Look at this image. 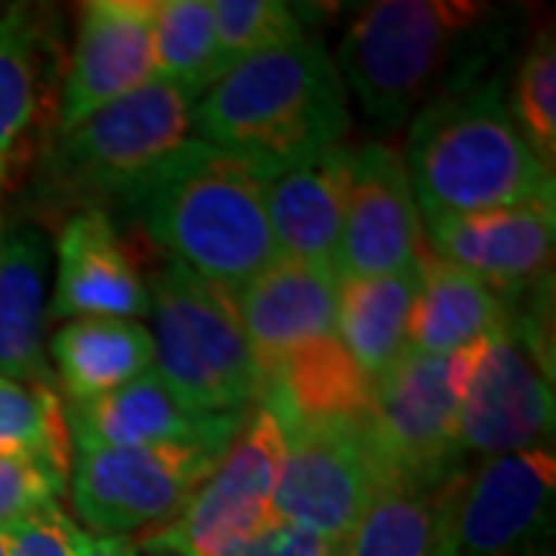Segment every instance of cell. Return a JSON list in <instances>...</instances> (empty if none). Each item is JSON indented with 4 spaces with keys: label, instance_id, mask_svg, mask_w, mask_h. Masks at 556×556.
<instances>
[{
    "label": "cell",
    "instance_id": "cell-20",
    "mask_svg": "<svg viewBox=\"0 0 556 556\" xmlns=\"http://www.w3.org/2000/svg\"><path fill=\"white\" fill-rule=\"evenodd\" d=\"M50 87H62L56 38L35 7L0 10V207L16 164L35 139ZM3 229V219H0Z\"/></svg>",
    "mask_w": 556,
    "mask_h": 556
},
{
    "label": "cell",
    "instance_id": "cell-14",
    "mask_svg": "<svg viewBox=\"0 0 556 556\" xmlns=\"http://www.w3.org/2000/svg\"><path fill=\"white\" fill-rule=\"evenodd\" d=\"M155 72V0H90L60 87V130L124 100Z\"/></svg>",
    "mask_w": 556,
    "mask_h": 556
},
{
    "label": "cell",
    "instance_id": "cell-7",
    "mask_svg": "<svg viewBox=\"0 0 556 556\" xmlns=\"http://www.w3.org/2000/svg\"><path fill=\"white\" fill-rule=\"evenodd\" d=\"M192 105L179 87L149 80L124 100L60 130L53 146V177L78 201L137 195L182 146L192 142Z\"/></svg>",
    "mask_w": 556,
    "mask_h": 556
},
{
    "label": "cell",
    "instance_id": "cell-9",
    "mask_svg": "<svg viewBox=\"0 0 556 556\" xmlns=\"http://www.w3.org/2000/svg\"><path fill=\"white\" fill-rule=\"evenodd\" d=\"M285 460V430L260 402L236 442L219 457L167 526L142 538L137 551L155 556H219L273 526V497Z\"/></svg>",
    "mask_w": 556,
    "mask_h": 556
},
{
    "label": "cell",
    "instance_id": "cell-27",
    "mask_svg": "<svg viewBox=\"0 0 556 556\" xmlns=\"http://www.w3.org/2000/svg\"><path fill=\"white\" fill-rule=\"evenodd\" d=\"M155 72L195 102L223 75L211 0H155Z\"/></svg>",
    "mask_w": 556,
    "mask_h": 556
},
{
    "label": "cell",
    "instance_id": "cell-19",
    "mask_svg": "<svg viewBox=\"0 0 556 556\" xmlns=\"http://www.w3.org/2000/svg\"><path fill=\"white\" fill-rule=\"evenodd\" d=\"M350 170L353 146L340 142L316 159L263 179L278 257L338 276Z\"/></svg>",
    "mask_w": 556,
    "mask_h": 556
},
{
    "label": "cell",
    "instance_id": "cell-35",
    "mask_svg": "<svg viewBox=\"0 0 556 556\" xmlns=\"http://www.w3.org/2000/svg\"><path fill=\"white\" fill-rule=\"evenodd\" d=\"M0 556H7V544H3V535H0Z\"/></svg>",
    "mask_w": 556,
    "mask_h": 556
},
{
    "label": "cell",
    "instance_id": "cell-2",
    "mask_svg": "<svg viewBox=\"0 0 556 556\" xmlns=\"http://www.w3.org/2000/svg\"><path fill=\"white\" fill-rule=\"evenodd\" d=\"M402 164L420 217L556 207L554 174L535 159L497 75L464 80L412 118Z\"/></svg>",
    "mask_w": 556,
    "mask_h": 556
},
{
    "label": "cell",
    "instance_id": "cell-12",
    "mask_svg": "<svg viewBox=\"0 0 556 556\" xmlns=\"http://www.w3.org/2000/svg\"><path fill=\"white\" fill-rule=\"evenodd\" d=\"M554 448L477 460L464 470L452 556H541L554 535Z\"/></svg>",
    "mask_w": 556,
    "mask_h": 556
},
{
    "label": "cell",
    "instance_id": "cell-15",
    "mask_svg": "<svg viewBox=\"0 0 556 556\" xmlns=\"http://www.w3.org/2000/svg\"><path fill=\"white\" fill-rule=\"evenodd\" d=\"M75 448H139V445H204L226 452L248 415H211L146 371L142 378L90 402L65 408Z\"/></svg>",
    "mask_w": 556,
    "mask_h": 556
},
{
    "label": "cell",
    "instance_id": "cell-16",
    "mask_svg": "<svg viewBox=\"0 0 556 556\" xmlns=\"http://www.w3.org/2000/svg\"><path fill=\"white\" fill-rule=\"evenodd\" d=\"M424 241L437 257L477 276L504 298L535 288L551 273L556 207H501L464 217H420Z\"/></svg>",
    "mask_w": 556,
    "mask_h": 556
},
{
    "label": "cell",
    "instance_id": "cell-21",
    "mask_svg": "<svg viewBox=\"0 0 556 556\" xmlns=\"http://www.w3.org/2000/svg\"><path fill=\"white\" fill-rule=\"evenodd\" d=\"M467 467L445 479H387L343 541V556H452V519Z\"/></svg>",
    "mask_w": 556,
    "mask_h": 556
},
{
    "label": "cell",
    "instance_id": "cell-13",
    "mask_svg": "<svg viewBox=\"0 0 556 556\" xmlns=\"http://www.w3.org/2000/svg\"><path fill=\"white\" fill-rule=\"evenodd\" d=\"M420 244L424 229L402 152L380 139L356 146L340 232L338 281L405 273L417 266Z\"/></svg>",
    "mask_w": 556,
    "mask_h": 556
},
{
    "label": "cell",
    "instance_id": "cell-23",
    "mask_svg": "<svg viewBox=\"0 0 556 556\" xmlns=\"http://www.w3.org/2000/svg\"><path fill=\"white\" fill-rule=\"evenodd\" d=\"M417 281L408 350L424 356H452L485 340L507 318V298L477 276L437 257L427 241L417 257Z\"/></svg>",
    "mask_w": 556,
    "mask_h": 556
},
{
    "label": "cell",
    "instance_id": "cell-31",
    "mask_svg": "<svg viewBox=\"0 0 556 556\" xmlns=\"http://www.w3.org/2000/svg\"><path fill=\"white\" fill-rule=\"evenodd\" d=\"M68 473L38 460L0 457V526L28 517L47 504H60Z\"/></svg>",
    "mask_w": 556,
    "mask_h": 556
},
{
    "label": "cell",
    "instance_id": "cell-25",
    "mask_svg": "<svg viewBox=\"0 0 556 556\" xmlns=\"http://www.w3.org/2000/svg\"><path fill=\"white\" fill-rule=\"evenodd\" d=\"M375 383L358 371L338 338L318 340L288 356L266 375L263 405L278 424L291 420H334L371 415Z\"/></svg>",
    "mask_w": 556,
    "mask_h": 556
},
{
    "label": "cell",
    "instance_id": "cell-29",
    "mask_svg": "<svg viewBox=\"0 0 556 556\" xmlns=\"http://www.w3.org/2000/svg\"><path fill=\"white\" fill-rule=\"evenodd\" d=\"M507 109L535 159L556 170V43L554 31H541L522 53L507 97Z\"/></svg>",
    "mask_w": 556,
    "mask_h": 556
},
{
    "label": "cell",
    "instance_id": "cell-30",
    "mask_svg": "<svg viewBox=\"0 0 556 556\" xmlns=\"http://www.w3.org/2000/svg\"><path fill=\"white\" fill-rule=\"evenodd\" d=\"M217 31L219 72L260 56L273 47L306 38L303 22L291 3L281 0H211Z\"/></svg>",
    "mask_w": 556,
    "mask_h": 556
},
{
    "label": "cell",
    "instance_id": "cell-10",
    "mask_svg": "<svg viewBox=\"0 0 556 556\" xmlns=\"http://www.w3.org/2000/svg\"><path fill=\"white\" fill-rule=\"evenodd\" d=\"M223 455L204 445L75 448L72 504L90 535L155 532L177 517Z\"/></svg>",
    "mask_w": 556,
    "mask_h": 556
},
{
    "label": "cell",
    "instance_id": "cell-22",
    "mask_svg": "<svg viewBox=\"0 0 556 556\" xmlns=\"http://www.w3.org/2000/svg\"><path fill=\"white\" fill-rule=\"evenodd\" d=\"M50 248L35 226L0 229V378L50 387L47 365Z\"/></svg>",
    "mask_w": 556,
    "mask_h": 556
},
{
    "label": "cell",
    "instance_id": "cell-28",
    "mask_svg": "<svg viewBox=\"0 0 556 556\" xmlns=\"http://www.w3.org/2000/svg\"><path fill=\"white\" fill-rule=\"evenodd\" d=\"M72 433L53 387L0 378V457L72 470Z\"/></svg>",
    "mask_w": 556,
    "mask_h": 556
},
{
    "label": "cell",
    "instance_id": "cell-32",
    "mask_svg": "<svg viewBox=\"0 0 556 556\" xmlns=\"http://www.w3.org/2000/svg\"><path fill=\"white\" fill-rule=\"evenodd\" d=\"M7 556H78L75 535L78 526L68 519L60 504H47L28 517L0 526Z\"/></svg>",
    "mask_w": 556,
    "mask_h": 556
},
{
    "label": "cell",
    "instance_id": "cell-8",
    "mask_svg": "<svg viewBox=\"0 0 556 556\" xmlns=\"http://www.w3.org/2000/svg\"><path fill=\"white\" fill-rule=\"evenodd\" d=\"M273 514L309 535L340 544L356 529L368 501L393 477L371 437L368 417L291 420Z\"/></svg>",
    "mask_w": 556,
    "mask_h": 556
},
{
    "label": "cell",
    "instance_id": "cell-5",
    "mask_svg": "<svg viewBox=\"0 0 556 556\" xmlns=\"http://www.w3.org/2000/svg\"><path fill=\"white\" fill-rule=\"evenodd\" d=\"M149 318L159 378L211 415H251L263 399V368L229 294L164 263L149 281Z\"/></svg>",
    "mask_w": 556,
    "mask_h": 556
},
{
    "label": "cell",
    "instance_id": "cell-33",
    "mask_svg": "<svg viewBox=\"0 0 556 556\" xmlns=\"http://www.w3.org/2000/svg\"><path fill=\"white\" fill-rule=\"evenodd\" d=\"M219 556H343V547L276 519L273 526L260 529L257 535L244 538Z\"/></svg>",
    "mask_w": 556,
    "mask_h": 556
},
{
    "label": "cell",
    "instance_id": "cell-18",
    "mask_svg": "<svg viewBox=\"0 0 556 556\" xmlns=\"http://www.w3.org/2000/svg\"><path fill=\"white\" fill-rule=\"evenodd\" d=\"M53 318L149 316V285L102 207H84L56 241Z\"/></svg>",
    "mask_w": 556,
    "mask_h": 556
},
{
    "label": "cell",
    "instance_id": "cell-34",
    "mask_svg": "<svg viewBox=\"0 0 556 556\" xmlns=\"http://www.w3.org/2000/svg\"><path fill=\"white\" fill-rule=\"evenodd\" d=\"M75 554L78 556H139L134 538H109L80 532L75 535Z\"/></svg>",
    "mask_w": 556,
    "mask_h": 556
},
{
    "label": "cell",
    "instance_id": "cell-17",
    "mask_svg": "<svg viewBox=\"0 0 556 556\" xmlns=\"http://www.w3.org/2000/svg\"><path fill=\"white\" fill-rule=\"evenodd\" d=\"M229 303L266 378L303 346L334 338L338 276L294 260H276L229 294Z\"/></svg>",
    "mask_w": 556,
    "mask_h": 556
},
{
    "label": "cell",
    "instance_id": "cell-24",
    "mask_svg": "<svg viewBox=\"0 0 556 556\" xmlns=\"http://www.w3.org/2000/svg\"><path fill=\"white\" fill-rule=\"evenodd\" d=\"M50 358L72 402H90L155 368L152 334L134 318H72L50 340Z\"/></svg>",
    "mask_w": 556,
    "mask_h": 556
},
{
    "label": "cell",
    "instance_id": "cell-11",
    "mask_svg": "<svg viewBox=\"0 0 556 556\" xmlns=\"http://www.w3.org/2000/svg\"><path fill=\"white\" fill-rule=\"evenodd\" d=\"M479 343L452 356L408 350L375 380L368 427L393 477L445 479L467 467L457 452V412L477 368Z\"/></svg>",
    "mask_w": 556,
    "mask_h": 556
},
{
    "label": "cell",
    "instance_id": "cell-6",
    "mask_svg": "<svg viewBox=\"0 0 556 556\" xmlns=\"http://www.w3.org/2000/svg\"><path fill=\"white\" fill-rule=\"evenodd\" d=\"M554 358L541 309L507 298V318L479 343L477 368L457 412V452L485 457L551 448L554 439Z\"/></svg>",
    "mask_w": 556,
    "mask_h": 556
},
{
    "label": "cell",
    "instance_id": "cell-26",
    "mask_svg": "<svg viewBox=\"0 0 556 556\" xmlns=\"http://www.w3.org/2000/svg\"><path fill=\"white\" fill-rule=\"evenodd\" d=\"M417 281V266L393 276L338 281L334 338L371 383L408 353V321Z\"/></svg>",
    "mask_w": 556,
    "mask_h": 556
},
{
    "label": "cell",
    "instance_id": "cell-3",
    "mask_svg": "<svg viewBox=\"0 0 556 556\" xmlns=\"http://www.w3.org/2000/svg\"><path fill=\"white\" fill-rule=\"evenodd\" d=\"M170 263L236 294L278 257L263 177L192 139L124 201Z\"/></svg>",
    "mask_w": 556,
    "mask_h": 556
},
{
    "label": "cell",
    "instance_id": "cell-1",
    "mask_svg": "<svg viewBox=\"0 0 556 556\" xmlns=\"http://www.w3.org/2000/svg\"><path fill=\"white\" fill-rule=\"evenodd\" d=\"M346 130L338 62L309 35L232 65L192 105V137L263 179L334 149Z\"/></svg>",
    "mask_w": 556,
    "mask_h": 556
},
{
    "label": "cell",
    "instance_id": "cell-4",
    "mask_svg": "<svg viewBox=\"0 0 556 556\" xmlns=\"http://www.w3.org/2000/svg\"><path fill=\"white\" fill-rule=\"evenodd\" d=\"M495 10L470 0H380L340 40L338 72L368 118L396 130L424 105L485 75Z\"/></svg>",
    "mask_w": 556,
    "mask_h": 556
}]
</instances>
